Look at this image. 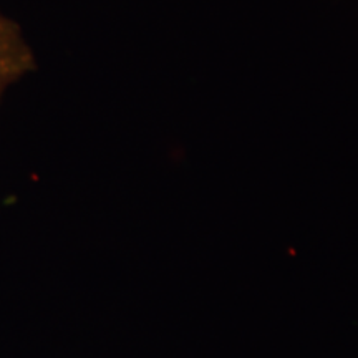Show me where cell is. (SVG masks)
<instances>
[{
	"mask_svg": "<svg viewBox=\"0 0 358 358\" xmlns=\"http://www.w3.org/2000/svg\"><path fill=\"white\" fill-rule=\"evenodd\" d=\"M34 69V53L19 25L0 13V98Z\"/></svg>",
	"mask_w": 358,
	"mask_h": 358,
	"instance_id": "cell-1",
	"label": "cell"
}]
</instances>
